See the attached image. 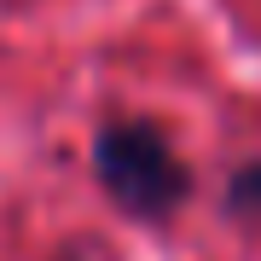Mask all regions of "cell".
I'll use <instances>...</instances> for the list:
<instances>
[{
    "label": "cell",
    "instance_id": "6da1fadb",
    "mask_svg": "<svg viewBox=\"0 0 261 261\" xmlns=\"http://www.w3.org/2000/svg\"><path fill=\"white\" fill-rule=\"evenodd\" d=\"M99 180L111 186V197L134 215H168L186 197V163L174 157V145L163 140V128L151 122H116L99 134Z\"/></svg>",
    "mask_w": 261,
    "mask_h": 261
},
{
    "label": "cell",
    "instance_id": "7a4b0ae2",
    "mask_svg": "<svg viewBox=\"0 0 261 261\" xmlns=\"http://www.w3.org/2000/svg\"><path fill=\"white\" fill-rule=\"evenodd\" d=\"M232 209L238 215H250V221H261V163H250V168H238L232 174Z\"/></svg>",
    "mask_w": 261,
    "mask_h": 261
}]
</instances>
